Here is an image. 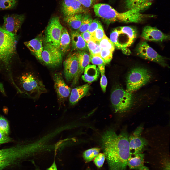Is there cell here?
Listing matches in <instances>:
<instances>
[{
	"label": "cell",
	"mask_w": 170,
	"mask_h": 170,
	"mask_svg": "<svg viewBox=\"0 0 170 170\" xmlns=\"http://www.w3.org/2000/svg\"><path fill=\"white\" fill-rule=\"evenodd\" d=\"M128 137L126 133L118 135L110 129L102 134V147L110 170H126L130 154Z\"/></svg>",
	"instance_id": "cell-1"
},
{
	"label": "cell",
	"mask_w": 170,
	"mask_h": 170,
	"mask_svg": "<svg viewBox=\"0 0 170 170\" xmlns=\"http://www.w3.org/2000/svg\"><path fill=\"white\" fill-rule=\"evenodd\" d=\"M19 36L5 31L0 26V74L13 81Z\"/></svg>",
	"instance_id": "cell-2"
},
{
	"label": "cell",
	"mask_w": 170,
	"mask_h": 170,
	"mask_svg": "<svg viewBox=\"0 0 170 170\" xmlns=\"http://www.w3.org/2000/svg\"><path fill=\"white\" fill-rule=\"evenodd\" d=\"M14 87L19 94L33 99L38 98L47 90L42 81L32 72L15 70L12 74Z\"/></svg>",
	"instance_id": "cell-3"
},
{
	"label": "cell",
	"mask_w": 170,
	"mask_h": 170,
	"mask_svg": "<svg viewBox=\"0 0 170 170\" xmlns=\"http://www.w3.org/2000/svg\"><path fill=\"white\" fill-rule=\"evenodd\" d=\"M94 9L96 16L107 23L116 21L134 23L136 19V13L133 9L120 13L110 5L103 3L95 4Z\"/></svg>",
	"instance_id": "cell-4"
},
{
	"label": "cell",
	"mask_w": 170,
	"mask_h": 170,
	"mask_svg": "<svg viewBox=\"0 0 170 170\" xmlns=\"http://www.w3.org/2000/svg\"><path fill=\"white\" fill-rule=\"evenodd\" d=\"M31 153L29 145H19L0 149V170L17 164Z\"/></svg>",
	"instance_id": "cell-5"
},
{
	"label": "cell",
	"mask_w": 170,
	"mask_h": 170,
	"mask_svg": "<svg viewBox=\"0 0 170 170\" xmlns=\"http://www.w3.org/2000/svg\"><path fill=\"white\" fill-rule=\"evenodd\" d=\"M137 35V30L134 27L123 26L115 29L112 31L110 39L115 47L126 53L127 48L132 44Z\"/></svg>",
	"instance_id": "cell-6"
},
{
	"label": "cell",
	"mask_w": 170,
	"mask_h": 170,
	"mask_svg": "<svg viewBox=\"0 0 170 170\" xmlns=\"http://www.w3.org/2000/svg\"><path fill=\"white\" fill-rule=\"evenodd\" d=\"M152 75L149 70L141 67L132 69L127 78L126 90L132 93L145 85L151 80Z\"/></svg>",
	"instance_id": "cell-7"
},
{
	"label": "cell",
	"mask_w": 170,
	"mask_h": 170,
	"mask_svg": "<svg viewBox=\"0 0 170 170\" xmlns=\"http://www.w3.org/2000/svg\"><path fill=\"white\" fill-rule=\"evenodd\" d=\"M112 105L115 112L122 113L129 110L133 104L134 98L131 93L119 86L112 91L111 95Z\"/></svg>",
	"instance_id": "cell-8"
},
{
	"label": "cell",
	"mask_w": 170,
	"mask_h": 170,
	"mask_svg": "<svg viewBox=\"0 0 170 170\" xmlns=\"http://www.w3.org/2000/svg\"><path fill=\"white\" fill-rule=\"evenodd\" d=\"M63 27L58 17H52L46 29L43 41L59 49L60 38Z\"/></svg>",
	"instance_id": "cell-9"
},
{
	"label": "cell",
	"mask_w": 170,
	"mask_h": 170,
	"mask_svg": "<svg viewBox=\"0 0 170 170\" xmlns=\"http://www.w3.org/2000/svg\"><path fill=\"white\" fill-rule=\"evenodd\" d=\"M62 59L63 55L58 49L43 42L41 62L47 66L55 68L60 65Z\"/></svg>",
	"instance_id": "cell-10"
},
{
	"label": "cell",
	"mask_w": 170,
	"mask_h": 170,
	"mask_svg": "<svg viewBox=\"0 0 170 170\" xmlns=\"http://www.w3.org/2000/svg\"><path fill=\"white\" fill-rule=\"evenodd\" d=\"M136 55L145 60L156 63L163 67H168L166 59L158 54L145 41L138 43L135 49Z\"/></svg>",
	"instance_id": "cell-11"
},
{
	"label": "cell",
	"mask_w": 170,
	"mask_h": 170,
	"mask_svg": "<svg viewBox=\"0 0 170 170\" xmlns=\"http://www.w3.org/2000/svg\"><path fill=\"white\" fill-rule=\"evenodd\" d=\"M64 73L66 81L74 85L79 76V66L77 53L69 55L63 62Z\"/></svg>",
	"instance_id": "cell-12"
},
{
	"label": "cell",
	"mask_w": 170,
	"mask_h": 170,
	"mask_svg": "<svg viewBox=\"0 0 170 170\" xmlns=\"http://www.w3.org/2000/svg\"><path fill=\"white\" fill-rule=\"evenodd\" d=\"M23 14H8L3 17L4 22L1 26L5 31L14 35H17L25 19Z\"/></svg>",
	"instance_id": "cell-13"
},
{
	"label": "cell",
	"mask_w": 170,
	"mask_h": 170,
	"mask_svg": "<svg viewBox=\"0 0 170 170\" xmlns=\"http://www.w3.org/2000/svg\"><path fill=\"white\" fill-rule=\"evenodd\" d=\"M53 78L59 102L60 103H62L69 95L71 89L65 83L61 73H55Z\"/></svg>",
	"instance_id": "cell-14"
},
{
	"label": "cell",
	"mask_w": 170,
	"mask_h": 170,
	"mask_svg": "<svg viewBox=\"0 0 170 170\" xmlns=\"http://www.w3.org/2000/svg\"><path fill=\"white\" fill-rule=\"evenodd\" d=\"M61 10L64 17L80 13H86L88 12L87 9L77 0H62Z\"/></svg>",
	"instance_id": "cell-15"
},
{
	"label": "cell",
	"mask_w": 170,
	"mask_h": 170,
	"mask_svg": "<svg viewBox=\"0 0 170 170\" xmlns=\"http://www.w3.org/2000/svg\"><path fill=\"white\" fill-rule=\"evenodd\" d=\"M142 128H138L128 137L130 154L141 153L147 145V142L141 136Z\"/></svg>",
	"instance_id": "cell-16"
},
{
	"label": "cell",
	"mask_w": 170,
	"mask_h": 170,
	"mask_svg": "<svg viewBox=\"0 0 170 170\" xmlns=\"http://www.w3.org/2000/svg\"><path fill=\"white\" fill-rule=\"evenodd\" d=\"M141 37L144 40L154 42H162L168 40L169 36L157 28L150 26L144 27L142 30Z\"/></svg>",
	"instance_id": "cell-17"
},
{
	"label": "cell",
	"mask_w": 170,
	"mask_h": 170,
	"mask_svg": "<svg viewBox=\"0 0 170 170\" xmlns=\"http://www.w3.org/2000/svg\"><path fill=\"white\" fill-rule=\"evenodd\" d=\"M43 38L38 36L31 40L24 42V44L40 62L43 49Z\"/></svg>",
	"instance_id": "cell-18"
},
{
	"label": "cell",
	"mask_w": 170,
	"mask_h": 170,
	"mask_svg": "<svg viewBox=\"0 0 170 170\" xmlns=\"http://www.w3.org/2000/svg\"><path fill=\"white\" fill-rule=\"evenodd\" d=\"M70 34L71 45L73 50L78 51H88L86 43L82 37L81 33L77 30H74L72 31Z\"/></svg>",
	"instance_id": "cell-19"
},
{
	"label": "cell",
	"mask_w": 170,
	"mask_h": 170,
	"mask_svg": "<svg viewBox=\"0 0 170 170\" xmlns=\"http://www.w3.org/2000/svg\"><path fill=\"white\" fill-rule=\"evenodd\" d=\"M89 88V85L87 84L72 89L71 91L69 99L70 104L74 105L77 103L86 95Z\"/></svg>",
	"instance_id": "cell-20"
},
{
	"label": "cell",
	"mask_w": 170,
	"mask_h": 170,
	"mask_svg": "<svg viewBox=\"0 0 170 170\" xmlns=\"http://www.w3.org/2000/svg\"><path fill=\"white\" fill-rule=\"evenodd\" d=\"M153 1V0H125V5L127 10L135 9L141 12L149 8Z\"/></svg>",
	"instance_id": "cell-21"
},
{
	"label": "cell",
	"mask_w": 170,
	"mask_h": 170,
	"mask_svg": "<svg viewBox=\"0 0 170 170\" xmlns=\"http://www.w3.org/2000/svg\"><path fill=\"white\" fill-rule=\"evenodd\" d=\"M84 71L82 78L85 82L88 83H92L96 80L99 76L98 68L94 65L88 64L85 67Z\"/></svg>",
	"instance_id": "cell-22"
},
{
	"label": "cell",
	"mask_w": 170,
	"mask_h": 170,
	"mask_svg": "<svg viewBox=\"0 0 170 170\" xmlns=\"http://www.w3.org/2000/svg\"><path fill=\"white\" fill-rule=\"evenodd\" d=\"M71 45L70 34L67 29L63 27L61 31L60 40L59 50L63 56L69 50Z\"/></svg>",
	"instance_id": "cell-23"
},
{
	"label": "cell",
	"mask_w": 170,
	"mask_h": 170,
	"mask_svg": "<svg viewBox=\"0 0 170 170\" xmlns=\"http://www.w3.org/2000/svg\"><path fill=\"white\" fill-rule=\"evenodd\" d=\"M144 155L141 153L130 154L127 165L130 169L139 170L144 166Z\"/></svg>",
	"instance_id": "cell-24"
},
{
	"label": "cell",
	"mask_w": 170,
	"mask_h": 170,
	"mask_svg": "<svg viewBox=\"0 0 170 170\" xmlns=\"http://www.w3.org/2000/svg\"><path fill=\"white\" fill-rule=\"evenodd\" d=\"M84 13H80L64 17V21L72 29L77 30L80 27Z\"/></svg>",
	"instance_id": "cell-25"
},
{
	"label": "cell",
	"mask_w": 170,
	"mask_h": 170,
	"mask_svg": "<svg viewBox=\"0 0 170 170\" xmlns=\"http://www.w3.org/2000/svg\"><path fill=\"white\" fill-rule=\"evenodd\" d=\"M79 66V76L83 73L85 67L89 63V55L86 51H78L77 52Z\"/></svg>",
	"instance_id": "cell-26"
},
{
	"label": "cell",
	"mask_w": 170,
	"mask_h": 170,
	"mask_svg": "<svg viewBox=\"0 0 170 170\" xmlns=\"http://www.w3.org/2000/svg\"><path fill=\"white\" fill-rule=\"evenodd\" d=\"M92 21V17L89 14H84L81 25L77 31L80 33L87 31Z\"/></svg>",
	"instance_id": "cell-27"
},
{
	"label": "cell",
	"mask_w": 170,
	"mask_h": 170,
	"mask_svg": "<svg viewBox=\"0 0 170 170\" xmlns=\"http://www.w3.org/2000/svg\"><path fill=\"white\" fill-rule=\"evenodd\" d=\"M100 149L97 147L92 148L84 151L83 154V157L86 162H89L92 160L99 153Z\"/></svg>",
	"instance_id": "cell-28"
},
{
	"label": "cell",
	"mask_w": 170,
	"mask_h": 170,
	"mask_svg": "<svg viewBox=\"0 0 170 170\" xmlns=\"http://www.w3.org/2000/svg\"><path fill=\"white\" fill-rule=\"evenodd\" d=\"M18 0H0V10H10L15 8Z\"/></svg>",
	"instance_id": "cell-29"
},
{
	"label": "cell",
	"mask_w": 170,
	"mask_h": 170,
	"mask_svg": "<svg viewBox=\"0 0 170 170\" xmlns=\"http://www.w3.org/2000/svg\"><path fill=\"white\" fill-rule=\"evenodd\" d=\"M100 46L102 49L109 50L113 52L115 47L110 40L106 35L99 42Z\"/></svg>",
	"instance_id": "cell-30"
},
{
	"label": "cell",
	"mask_w": 170,
	"mask_h": 170,
	"mask_svg": "<svg viewBox=\"0 0 170 170\" xmlns=\"http://www.w3.org/2000/svg\"><path fill=\"white\" fill-rule=\"evenodd\" d=\"M113 53L109 50L102 49L100 55L106 64L109 63L111 61L112 58Z\"/></svg>",
	"instance_id": "cell-31"
},
{
	"label": "cell",
	"mask_w": 170,
	"mask_h": 170,
	"mask_svg": "<svg viewBox=\"0 0 170 170\" xmlns=\"http://www.w3.org/2000/svg\"><path fill=\"white\" fill-rule=\"evenodd\" d=\"M89 57L90 62L94 65L98 66V67L105 66L106 64L100 54L94 55L90 54Z\"/></svg>",
	"instance_id": "cell-32"
},
{
	"label": "cell",
	"mask_w": 170,
	"mask_h": 170,
	"mask_svg": "<svg viewBox=\"0 0 170 170\" xmlns=\"http://www.w3.org/2000/svg\"><path fill=\"white\" fill-rule=\"evenodd\" d=\"M105 35L103 27L101 25L95 30L92 36L93 38L99 42Z\"/></svg>",
	"instance_id": "cell-33"
},
{
	"label": "cell",
	"mask_w": 170,
	"mask_h": 170,
	"mask_svg": "<svg viewBox=\"0 0 170 170\" xmlns=\"http://www.w3.org/2000/svg\"><path fill=\"white\" fill-rule=\"evenodd\" d=\"M0 129L4 134L7 135L9 132V126L7 121L4 118L0 117Z\"/></svg>",
	"instance_id": "cell-34"
},
{
	"label": "cell",
	"mask_w": 170,
	"mask_h": 170,
	"mask_svg": "<svg viewBox=\"0 0 170 170\" xmlns=\"http://www.w3.org/2000/svg\"><path fill=\"white\" fill-rule=\"evenodd\" d=\"M105 158V156L104 153H99L95 157L94 160V162L98 168H100L102 166Z\"/></svg>",
	"instance_id": "cell-35"
},
{
	"label": "cell",
	"mask_w": 170,
	"mask_h": 170,
	"mask_svg": "<svg viewBox=\"0 0 170 170\" xmlns=\"http://www.w3.org/2000/svg\"><path fill=\"white\" fill-rule=\"evenodd\" d=\"M102 25L99 21L96 19L92 21L88 31L92 35L101 25Z\"/></svg>",
	"instance_id": "cell-36"
},
{
	"label": "cell",
	"mask_w": 170,
	"mask_h": 170,
	"mask_svg": "<svg viewBox=\"0 0 170 170\" xmlns=\"http://www.w3.org/2000/svg\"><path fill=\"white\" fill-rule=\"evenodd\" d=\"M85 8H87L94 5L98 0H77Z\"/></svg>",
	"instance_id": "cell-37"
},
{
	"label": "cell",
	"mask_w": 170,
	"mask_h": 170,
	"mask_svg": "<svg viewBox=\"0 0 170 170\" xmlns=\"http://www.w3.org/2000/svg\"><path fill=\"white\" fill-rule=\"evenodd\" d=\"M99 42H96L93 38L86 43L87 46L90 53L95 50L97 48Z\"/></svg>",
	"instance_id": "cell-38"
},
{
	"label": "cell",
	"mask_w": 170,
	"mask_h": 170,
	"mask_svg": "<svg viewBox=\"0 0 170 170\" xmlns=\"http://www.w3.org/2000/svg\"><path fill=\"white\" fill-rule=\"evenodd\" d=\"M100 80V85L102 91L105 93L106 92L107 84V80L105 74L101 75Z\"/></svg>",
	"instance_id": "cell-39"
},
{
	"label": "cell",
	"mask_w": 170,
	"mask_h": 170,
	"mask_svg": "<svg viewBox=\"0 0 170 170\" xmlns=\"http://www.w3.org/2000/svg\"><path fill=\"white\" fill-rule=\"evenodd\" d=\"M11 139L7 135L0 132V144L11 141Z\"/></svg>",
	"instance_id": "cell-40"
},
{
	"label": "cell",
	"mask_w": 170,
	"mask_h": 170,
	"mask_svg": "<svg viewBox=\"0 0 170 170\" xmlns=\"http://www.w3.org/2000/svg\"><path fill=\"white\" fill-rule=\"evenodd\" d=\"M81 34L86 43L92 38V35L88 31L81 33Z\"/></svg>",
	"instance_id": "cell-41"
},
{
	"label": "cell",
	"mask_w": 170,
	"mask_h": 170,
	"mask_svg": "<svg viewBox=\"0 0 170 170\" xmlns=\"http://www.w3.org/2000/svg\"><path fill=\"white\" fill-rule=\"evenodd\" d=\"M0 92L4 96H6L3 85L0 82Z\"/></svg>",
	"instance_id": "cell-42"
},
{
	"label": "cell",
	"mask_w": 170,
	"mask_h": 170,
	"mask_svg": "<svg viewBox=\"0 0 170 170\" xmlns=\"http://www.w3.org/2000/svg\"><path fill=\"white\" fill-rule=\"evenodd\" d=\"M46 170H58L55 161L53 162L52 165Z\"/></svg>",
	"instance_id": "cell-43"
},
{
	"label": "cell",
	"mask_w": 170,
	"mask_h": 170,
	"mask_svg": "<svg viewBox=\"0 0 170 170\" xmlns=\"http://www.w3.org/2000/svg\"><path fill=\"white\" fill-rule=\"evenodd\" d=\"M164 170H170V164L169 162H167L165 164Z\"/></svg>",
	"instance_id": "cell-44"
},
{
	"label": "cell",
	"mask_w": 170,
	"mask_h": 170,
	"mask_svg": "<svg viewBox=\"0 0 170 170\" xmlns=\"http://www.w3.org/2000/svg\"><path fill=\"white\" fill-rule=\"evenodd\" d=\"M139 170H149L148 168L147 167L143 166L141 167Z\"/></svg>",
	"instance_id": "cell-45"
},
{
	"label": "cell",
	"mask_w": 170,
	"mask_h": 170,
	"mask_svg": "<svg viewBox=\"0 0 170 170\" xmlns=\"http://www.w3.org/2000/svg\"><path fill=\"white\" fill-rule=\"evenodd\" d=\"M0 132H1V133H4L2 132L1 131V130H0Z\"/></svg>",
	"instance_id": "cell-46"
}]
</instances>
